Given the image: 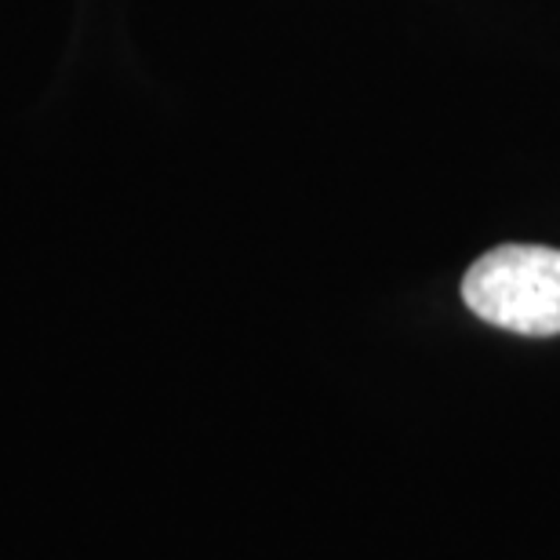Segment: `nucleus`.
<instances>
[{
  "label": "nucleus",
  "instance_id": "obj_1",
  "mask_svg": "<svg viewBox=\"0 0 560 560\" xmlns=\"http://www.w3.org/2000/svg\"><path fill=\"white\" fill-rule=\"evenodd\" d=\"M463 299L495 328L532 339L560 335V252L542 244H502L466 270Z\"/></svg>",
  "mask_w": 560,
  "mask_h": 560
}]
</instances>
